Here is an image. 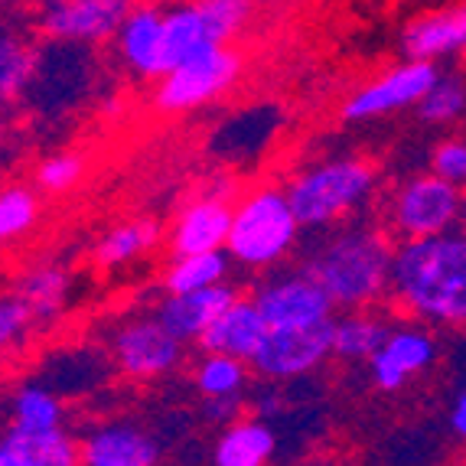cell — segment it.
I'll list each match as a JSON object with an SVG mask.
<instances>
[{
	"label": "cell",
	"instance_id": "6da1fadb",
	"mask_svg": "<svg viewBox=\"0 0 466 466\" xmlns=\"http://www.w3.org/2000/svg\"><path fill=\"white\" fill-rule=\"evenodd\" d=\"M389 297L424 327H466V235L460 228L431 238H404L391 258Z\"/></svg>",
	"mask_w": 466,
	"mask_h": 466
},
{
	"label": "cell",
	"instance_id": "7a4b0ae2",
	"mask_svg": "<svg viewBox=\"0 0 466 466\" xmlns=\"http://www.w3.org/2000/svg\"><path fill=\"white\" fill-rule=\"evenodd\" d=\"M391 258H395V241L389 238V228L346 222L329 228L313 245L303 261V271L327 290L339 313L372 310L389 297Z\"/></svg>",
	"mask_w": 466,
	"mask_h": 466
},
{
	"label": "cell",
	"instance_id": "3957f363",
	"mask_svg": "<svg viewBox=\"0 0 466 466\" xmlns=\"http://www.w3.org/2000/svg\"><path fill=\"white\" fill-rule=\"evenodd\" d=\"M379 187V173L366 157H327L307 164L284 183L294 216L310 232H329L346 226L359 209H366Z\"/></svg>",
	"mask_w": 466,
	"mask_h": 466
},
{
	"label": "cell",
	"instance_id": "277c9868",
	"mask_svg": "<svg viewBox=\"0 0 466 466\" xmlns=\"http://www.w3.org/2000/svg\"><path fill=\"white\" fill-rule=\"evenodd\" d=\"M300 228L284 187H251L232 206L226 255L241 271H271L297 248Z\"/></svg>",
	"mask_w": 466,
	"mask_h": 466
},
{
	"label": "cell",
	"instance_id": "5b68a950",
	"mask_svg": "<svg viewBox=\"0 0 466 466\" xmlns=\"http://www.w3.org/2000/svg\"><path fill=\"white\" fill-rule=\"evenodd\" d=\"M245 56L235 43H212L157 78L154 105L164 115H189L212 105L241 82Z\"/></svg>",
	"mask_w": 466,
	"mask_h": 466
},
{
	"label": "cell",
	"instance_id": "8992f818",
	"mask_svg": "<svg viewBox=\"0 0 466 466\" xmlns=\"http://www.w3.org/2000/svg\"><path fill=\"white\" fill-rule=\"evenodd\" d=\"M463 189L441 179L437 173H414L401 179L385 199V228L398 241L431 238L460 226Z\"/></svg>",
	"mask_w": 466,
	"mask_h": 466
},
{
	"label": "cell",
	"instance_id": "52a82bcc",
	"mask_svg": "<svg viewBox=\"0 0 466 466\" xmlns=\"http://www.w3.org/2000/svg\"><path fill=\"white\" fill-rule=\"evenodd\" d=\"M170 329L157 319V313L121 319L108 336V350L115 359V369L131 381H157L173 375L183 366V350Z\"/></svg>",
	"mask_w": 466,
	"mask_h": 466
},
{
	"label": "cell",
	"instance_id": "ba28073f",
	"mask_svg": "<svg viewBox=\"0 0 466 466\" xmlns=\"http://www.w3.org/2000/svg\"><path fill=\"white\" fill-rule=\"evenodd\" d=\"M327 359H333V319L313 327L268 329L265 342L251 359V372L271 385H284L313 375L327 366Z\"/></svg>",
	"mask_w": 466,
	"mask_h": 466
},
{
	"label": "cell",
	"instance_id": "9c48e42d",
	"mask_svg": "<svg viewBox=\"0 0 466 466\" xmlns=\"http://www.w3.org/2000/svg\"><path fill=\"white\" fill-rule=\"evenodd\" d=\"M437 76L441 72L434 69V63H424V59H408L395 69H385L342 101V121L362 125V121L398 115L404 108H418L420 98L437 82Z\"/></svg>",
	"mask_w": 466,
	"mask_h": 466
},
{
	"label": "cell",
	"instance_id": "30bf717a",
	"mask_svg": "<svg viewBox=\"0 0 466 466\" xmlns=\"http://www.w3.org/2000/svg\"><path fill=\"white\" fill-rule=\"evenodd\" d=\"M232 206L235 183H218L196 193L179 206L173 226L167 232L170 255H199V251H226L228 232H232Z\"/></svg>",
	"mask_w": 466,
	"mask_h": 466
},
{
	"label": "cell",
	"instance_id": "8fae6325",
	"mask_svg": "<svg viewBox=\"0 0 466 466\" xmlns=\"http://www.w3.org/2000/svg\"><path fill=\"white\" fill-rule=\"evenodd\" d=\"M251 300L258 303L268 329L313 327V323H327V319L336 317V307L327 297V290L319 288L303 268L300 271L271 274L268 280L255 284Z\"/></svg>",
	"mask_w": 466,
	"mask_h": 466
},
{
	"label": "cell",
	"instance_id": "7c38bea8",
	"mask_svg": "<svg viewBox=\"0 0 466 466\" xmlns=\"http://www.w3.org/2000/svg\"><path fill=\"white\" fill-rule=\"evenodd\" d=\"M137 0H46L39 10V33L53 43L92 46L115 39L117 26Z\"/></svg>",
	"mask_w": 466,
	"mask_h": 466
},
{
	"label": "cell",
	"instance_id": "4fadbf2b",
	"mask_svg": "<svg viewBox=\"0 0 466 466\" xmlns=\"http://www.w3.org/2000/svg\"><path fill=\"white\" fill-rule=\"evenodd\" d=\"M437 359V339L424 323L411 319V323H398L389 329L385 342L379 346L372 359H369V379L379 391L395 395L408 381L424 375Z\"/></svg>",
	"mask_w": 466,
	"mask_h": 466
},
{
	"label": "cell",
	"instance_id": "5bb4252c",
	"mask_svg": "<svg viewBox=\"0 0 466 466\" xmlns=\"http://www.w3.org/2000/svg\"><path fill=\"white\" fill-rule=\"evenodd\" d=\"M82 466H160L164 443L131 420H108L88 431L82 441Z\"/></svg>",
	"mask_w": 466,
	"mask_h": 466
},
{
	"label": "cell",
	"instance_id": "9a60e30c",
	"mask_svg": "<svg viewBox=\"0 0 466 466\" xmlns=\"http://www.w3.org/2000/svg\"><path fill=\"white\" fill-rule=\"evenodd\" d=\"M115 46L121 63L137 78L164 76V10L147 0H137L125 24L117 26Z\"/></svg>",
	"mask_w": 466,
	"mask_h": 466
},
{
	"label": "cell",
	"instance_id": "2e32d148",
	"mask_svg": "<svg viewBox=\"0 0 466 466\" xmlns=\"http://www.w3.org/2000/svg\"><path fill=\"white\" fill-rule=\"evenodd\" d=\"M238 297L232 284H216L206 290H189V294H164L157 303V319L177 336L179 342H199L202 333L216 323V317Z\"/></svg>",
	"mask_w": 466,
	"mask_h": 466
},
{
	"label": "cell",
	"instance_id": "e0dca14e",
	"mask_svg": "<svg viewBox=\"0 0 466 466\" xmlns=\"http://www.w3.org/2000/svg\"><path fill=\"white\" fill-rule=\"evenodd\" d=\"M268 323L258 310V303L251 297H235L226 310L218 313L202 339L196 342L202 352H222V356H235L251 362L258 352V346L265 342Z\"/></svg>",
	"mask_w": 466,
	"mask_h": 466
},
{
	"label": "cell",
	"instance_id": "ac0fdd59",
	"mask_svg": "<svg viewBox=\"0 0 466 466\" xmlns=\"http://www.w3.org/2000/svg\"><path fill=\"white\" fill-rule=\"evenodd\" d=\"M14 294L26 303V310L33 313L36 327H43V323H56V319L66 313V307H69L72 274L66 265L49 261V258L46 261H33L30 268L20 271Z\"/></svg>",
	"mask_w": 466,
	"mask_h": 466
},
{
	"label": "cell",
	"instance_id": "d6986e66",
	"mask_svg": "<svg viewBox=\"0 0 466 466\" xmlns=\"http://www.w3.org/2000/svg\"><path fill=\"white\" fill-rule=\"evenodd\" d=\"M278 453V431L265 418H238L218 431L212 443V466H271Z\"/></svg>",
	"mask_w": 466,
	"mask_h": 466
},
{
	"label": "cell",
	"instance_id": "ffe728a7",
	"mask_svg": "<svg viewBox=\"0 0 466 466\" xmlns=\"http://www.w3.org/2000/svg\"><path fill=\"white\" fill-rule=\"evenodd\" d=\"M460 49H466V7L418 16L401 33V53L408 59L434 63L437 56H453Z\"/></svg>",
	"mask_w": 466,
	"mask_h": 466
},
{
	"label": "cell",
	"instance_id": "44dd1931",
	"mask_svg": "<svg viewBox=\"0 0 466 466\" xmlns=\"http://www.w3.org/2000/svg\"><path fill=\"white\" fill-rule=\"evenodd\" d=\"M164 238L167 235L157 218H125V222L111 226L108 232H101V238L95 241V261L101 268L115 271V268H125L131 261H137V258L150 255Z\"/></svg>",
	"mask_w": 466,
	"mask_h": 466
},
{
	"label": "cell",
	"instance_id": "7402d4cb",
	"mask_svg": "<svg viewBox=\"0 0 466 466\" xmlns=\"http://www.w3.org/2000/svg\"><path fill=\"white\" fill-rule=\"evenodd\" d=\"M391 323L372 310H350L333 317V356L342 362H369L389 336Z\"/></svg>",
	"mask_w": 466,
	"mask_h": 466
},
{
	"label": "cell",
	"instance_id": "603a6c76",
	"mask_svg": "<svg viewBox=\"0 0 466 466\" xmlns=\"http://www.w3.org/2000/svg\"><path fill=\"white\" fill-rule=\"evenodd\" d=\"M206 46H212V36L193 0H177L164 10V72Z\"/></svg>",
	"mask_w": 466,
	"mask_h": 466
},
{
	"label": "cell",
	"instance_id": "cb8c5ba5",
	"mask_svg": "<svg viewBox=\"0 0 466 466\" xmlns=\"http://www.w3.org/2000/svg\"><path fill=\"white\" fill-rule=\"evenodd\" d=\"M232 271V258L226 251H199V255H170V265L164 268L160 288L164 294H189L206 290L216 284H226Z\"/></svg>",
	"mask_w": 466,
	"mask_h": 466
},
{
	"label": "cell",
	"instance_id": "d4e9b609",
	"mask_svg": "<svg viewBox=\"0 0 466 466\" xmlns=\"http://www.w3.org/2000/svg\"><path fill=\"white\" fill-rule=\"evenodd\" d=\"M63 420H66L63 398L56 395L46 381H24L10 395V428L36 434V431L63 428Z\"/></svg>",
	"mask_w": 466,
	"mask_h": 466
},
{
	"label": "cell",
	"instance_id": "484cf974",
	"mask_svg": "<svg viewBox=\"0 0 466 466\" xmlns=\"http://www.w3.org/2000/svg\"><path fill=\"white\" fill-rule=\"evenodd\" d=\"M36 59H39V49L33 46L24 33L0 24V108L14 105L30 88L33 72H36Z\"/></svg>",
	"mask_w": 466,
	"mask_h": 466
},
{
	"label": "cell",
	"instance_id": "4316f807",
	"mask_svg": "<svg viewBox=\"0 0 466 466\" xmlns=\"http://www.w3.org/2000/svg\"><path fill=\"white\" fill-rule=\"evenodd\" d=\"M251 379V362L222 352H202L193 369V385L202 398L245 395Z\"/></svg>",
	"mask_w": 466,
	"mask_h": 466
},
{
	"label": "cell",
	"instance_id": "83f0119b",
	"mask_svg": "<svg viewBox=\"0 0 466 466\" xmlns=\"http://www.w3.org/2000/svg\"><path fill=\"white\" fill-rule=\"evenodd\" d=\"M39 216H43L39 189L4 187L0 189V245L30 235L39 226Z\"/></svg>",
	"mask_w": 466,
	"mask_h": 466
},
{
	"label": "cell",
	"instance_id": "f1b7e54d",
	"mask_svg": "<svg viewBox=\"0 0 466 466\" xmlns=\"http://www.w3.org/2000/svg\"><path fill=\"white\" fill-rule=\"evenodd\" d=\"M88 173L86 154L78 150H56V154L43 157L33 173V183H36L39 193L46 196H69L72 189L82 187V179Z\"/></svg>",
	"mask_w": 466,
	"mask_h": 466
},
{
	"label": "cell",
	"instance_id": "f546056e",
	"mask_svg": "<svg viewBox=\"0 0 466 466\" xmlns=\"http://www.w3.org/2000/svg\"><path fill=\"white\" fill-rule=\"evenodd\" d=\"M193 4L206 20L212 43H235L255 16V0H193Z\"/></svg>",
	"mask_w": 466,
	"mask_h": 466
},
{
	"label": "cell",
	"instance_id": "4dcf8cb0",
	"mask_svg": "<svg viewBox=\"0 0 466 466\" xmlns=\"http://www.w3.org/2000/svg\"><path fill=\"white\" fill-rule=\"evenodd\" d=\"M16 434L24 441L33 466H82V447H78V441L66 428L36 431V434L16 431Z\"/></svg>",
	"mask_w": 466,
	"mask_h": 466
},
{
	"label": "cell",
	"instance_id": "1f68e13d",
	"mask_svg": "<svg viewBox=\"0 0 466 466\" xmlns=\"http://www.w3.org/2000/svg\"><path fill=\"white\" fill-rule=\"evenodd\" d=\"M466 111V82L460 76H437L431 92L420 98L418 115L428 125H451Z\"/></svg>",
	"mask_w": 466,
	"mask_h": 466
},
{
	"label": "cell",
	"instance_id": "d6a6232c",
	"mask_svg": "<svg viewBox=\"0 0 466 466\" xmlns=\"http://www.w3.org/2000/svg\"><path fill=\"white\" fill-rule=\"evenodd\" d=\"M36 319L16 294H0V359L30 339Z\"/></svg>",
	"mask_w": 466,
	"mask_h": 466
},
{
	"label": "cell",
	"instance_id": "836d02e7",
	"mask_svg": "<svg viewBox=\"0 0 466 466\" xmlns=\"http://www.w3.org/2000/svg\"><path fill=\"white\" fill-rule=\"evenodd\" d=\"M431 173H437V177L453 183V187L466 189V140H441L431 150Z\"/></svg>",
	"mask_w": 466,
	"mask_h": 466
},
{
	"label": "cell",
	"instance_id": "e575fe53",
	"mask_svg": "<svg viewBox=\"0 0 466 466\" xmlns=\"http://www.w3.org/2000/svg\"><path fill=\"white\" fill-rule=\"evenodd\" d=\"M245 404L248 398L245 395H222V398H202V414L209 424H218V428H226L232 420L245 418Z\"/></svg>",
	"mask_w": 466,
	"mask_h": 466
},
{
	"label": "cell",
	"instance_id": "d590c367",
	"mask_svg": "<svg viewBox=\"0 0 466 466\" xmlns=\"http://www.w3.org/2000/svg\"><path fill=\"white\" fill-rule=\"evenodd\" d=\"M0 466H33L30 453H26L24 441L14 428L0 437Z\"/></svg>",
	"mask_w": 466,
	"mask_h": 466
},
{
	"label": "cell",
	"instance_id": "8d00e7d4",
	"mask_svg": "<svg viewBox=\"0 0 466 466\" xmlns=\"http://www.w3.org/2000/svg\"><path fill=\"white\" fill-rule=\"evenodd\" d=\"M451 431L466 443V389L460 391V395L453 398V404H451Z\"/></svg>",
	"mask_w": 466,
	"mask_h": 466
},
{
	"label": "cell",
	"instance_id": "74e56055",
	"mask_svg": "<svg viewBox=\"0 0 466 466\" xmlns=\"http://www.w3.org/2000/svg\"><path fill=\"white\" fill-rule=\"evenodd\" d=\"M457 228L466 235V189H463V206H460V226Z\"/></svg>",
	"mask_w": 466,
	"mask_h": 466
},
{
	"label": "cell",
	"instance_id": "f35d334b",
	"mask_svg": "<svg viewBox=\"0 0 466 466\" xmlns=\"http://www.w3.org/2000/svg\"><path fill=\"white\" fill-rule=\"evenodd\" d=\"M7 4H20V0H0V7H7Z\"/></svg>",
	"mask_w": 466,
	"mask_h": 466
},
{
	"label": "cell",
	"instance_id": "ab89813d",
	"mask_svg": "<svg viewBox=\"0 0 466 466\" xmlns=\"http://www.w3.org/2000/svg\"><path fill=\"white\" fill-rule=\"evenodd\" d=\"M0 144H4V121H0Z\"/></svg>",
	"mask_w": 466,
	"mask_h": 466
},
{
	"label": "cell",
	"instance_id": "60d3db41",
	"mask_svg": "<svg viewBox=\"0 0 466 466\" xmlns=\"http://www.w3.org/2000/svg\"><path fill=\"white\" fill-rule=\"evenodd\" d=\"M147 4H164V0H147Z\"/></svg>",
	"mask_w": 466,
	"mask_h": 466
},
{
	"label": "cell",
	"instance_id": "b9f144b4",
	"mask_svg": "<svg viewBox=\"0 0 466 466\" xmlns=\"http://www.w3.org/2000/svg\"><path fill=\"white\" fill-rule=\"evenodd\" d=\"M43 4H46V0H43Z\"/></svg>",
	"mask_w": 466,
	"mask_h": 466
}]
</instances>
